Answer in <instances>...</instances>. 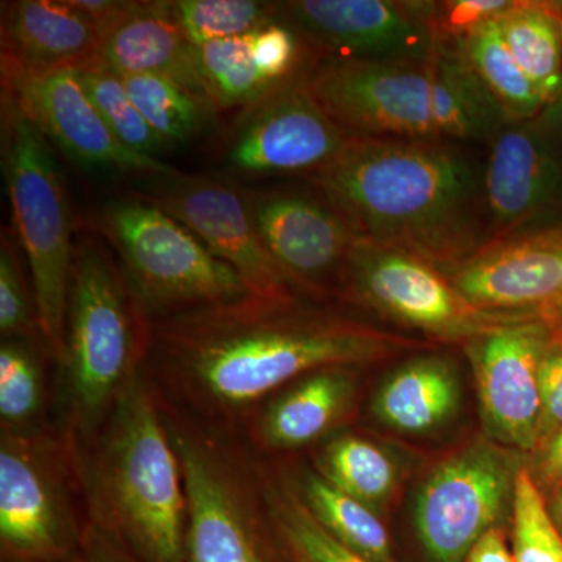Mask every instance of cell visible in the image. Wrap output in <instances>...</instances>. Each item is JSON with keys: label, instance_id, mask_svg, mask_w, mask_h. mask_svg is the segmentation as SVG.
<instances>
[{"label": "cell", "instance_id": "603a6c76", "mask_svg": "<svg viewBox=\"0 0 562 562\" xmlns=\"http://www.w3.org/2000/svg\"><path fill=\"white\" fill-rule=\"evenodd\" d=\"M350 368L319 369L302 376L269 406L261 436L273 449H297L316 441L342 420L353 402Z\"/></svg>", "mask_w": 562, "mask_h": 562}, {"label": "cell", "instance_id": "52a82bcc", "mask_svg": "<svg viewBox=\"0 0 562 562\" xmlns=\"http://www.w3.org/2000/svg\"><path fill=\"white\" fill-rule=\"evenodd\" d=\"M95 232L116 255L144 316L172 317L251 295L184 225L136 195L106 203Z\"/></svg>", "mask_w": 562, "mask_h": 562}, {"label": "cell", "instance_id": "5b68a950", "mask_svg": "<svg viewBox=\"0 0 562 562\" xmlns=\"http://www.w3.org/2000/svg\"><path fill=\"white\" fill-rule=\"evenodd\" d=\"M144 317L101 233H77L63 362L81 428L95 427L135 375L144 335L150 333Z\"/></svg>", "mask_w": 562, "mask_h": 562}, {"label": "cell", "instance_id": "f1b7e54d", "mask_svg": "<svg viewBox=\"0 0 562 562\" xmlns=\"http://www.w3.org/2000/svg\"><path fill=\"white\" fill-rule=\"evenodd\" d=\"M122 83L147 124L168 146L198 138L216 111L190 90L155 74L122 76Z\"/></svg>", "mask_w": 562, "mask_h": 562}, {"label": "cell", "instance_id": "d6986e66", "mask_svg": "<svg viewBox=\"0 0 562 562\" xmlns=\"http://www.w3.org/2000/svg\"><path fill=\"white\" fill-rule=\"evenodd\" d=\"M172 441L187 494V562H288L246 512L220 462L181 435Z\"/></svg>", "mask_w": 562, "mask_h": 562}, {"label": "cell", "instance_id": "4fadbf2b", "mask_svg": "<svg viewBox=\"0 0 562 562\" xmlns=\"http://www.w3.org/2000/svg\"><path fill=\"white\" fill-rule=\"evenodd\" d=\"M136 198L179 221L220 260L238 272L254 297H292L288 280L255 231L244 192L220 177L149 176Z\"/></svg>", "mask_w": 562, "mask_h": 562}, {"label": "cell", "instance_id": "b9f144b4", "mask_svg": "<svg viewBox=\"0 0 562 562\" xmlns=\"http://www.w3.org/2000/svg\"><path fill=\"white\" fill-rule=\"evenodd\" d=\"M547 506H549L550 516L557 524L558 530L562 532V483L547 498Z\"/></svg>", "mask_w": 562, "mask_h": 562}, {"label": "cell", "instance_id": "ab89813d", "mask_svg": "<svg viewBox=\"0 0 562 562\" xmlns=\"http://www.w3.org/2000/svg\"><path fill=\"white\" fill-rule=\"evenodd\" d=\"M531 464L527 465L532 480L543 495H550L562 483V430L553 436L541 450L531 454Z\"/></svg>", "mask_w": 562, "mask_h": 562}, {"label": "cell", "instance_id": "277c9868", "mask_svg": "<svg viewBox=\"0 0 562 562\" xmlns=\"http://www.w3.org/2000/svg\"><path fill=\"white\" fill-rule=\"evenodd\" d=\"M106 528L136 562H187V494L176 443L135 373L111 409L94 468Z\"/></svg>", "mask_w": 562, "mask_h": 562}, {"label": "cell", "instance_id": "d6a6232c", "mask_svg": "<svg viewBox=\"0 0 562 562\" xmlns=\"http://www.w3.org/2000/svg\"><path fill=\"white\" fill-rule=\"evenodd\" d=\"M272 519L277 542L288 562H372L336 541L314 519L301 495L276 497Z\"/></svg>", "mask_w": 562, "mask_h": 562}, {"label": "cell", "instance_id": "484cf974", "mask_svg": "<svg viewBox=\"0 0 562 562\" xmlns=\"http://www.w3.org/2000/svg\"><path fill=\"white\" fill-rule=\"evenodd\" d=\"M301 498L314 519L351 552L372 562H395L390 532L368 505L313 472L303 473Z\"/></svg>", "mask_w": 562, "mask_h": 562}, {"label": "cell", "instance_id": "8d00e7d4", "mask_svg": "<svg viewBox=\"0 0 562 562\" xmlns=\"http://www.w3.org/2000/svg\"><path fill=\"white\" fill-rule=\"evenodd\" d=\"M513 0H443L432 3V22L442 43L458 44L487 22L498 20Z\"/></svg>", "mask_w": 562, "mask_h": 562}, {"label": "cell", "instance_id": "5bb4252c", "mask_svg": "<svg viewBox=\"0 0 562 562\" xmlns=\"http://www.w3.org/2000/svg\"><path fill=\"white\" fill-rule=\"evenodd\" d=\"M558 328L546 312L465 342L480 412L492 441L531 454L541 416L539 372Z\"/></svg>", "mask_w": 562, "mask_h": 562}, {"label": "cell", "instance_id": "3957f363", "mask_svg": "<svg viewBox=\"0 0 562 562\" xmlns=\"http://www.w3.org/2000/svg\"><path fill=\"white\" fill-rule=\"evenodd\" d=\"M306 83L349 138L452 139L486 146L506 116L457 44L424 60L313 57Z\"/></svg>", "mask_w": 562, "mask_h": 562}, {"label": "cell", "instance_id": "6da1fadb", "mask_svg": "<svg viewBox=\"0 0 562 562\" xmlns=\"http://www.w3.org/2000/svg\"><path fill=\"white\" fill-rule=\"evenodd\" d=\"M479 144L350 138L308 183L358 238L446 271L487 243Z\"/></svg>", "mask_w": 562, "mask_h": 562}, {"label": "cell", "instance_id": "8fae6325", "mask_svg": "<svg viewBox=\"0 0 562 562\" xmlns=\"http://www.w3.org/2000/svg\"><path fill=\"white\" fill-rule=\"evenodd\" d=\"M432 3L406 0L279 2V21L314 57L369 61L424 60L441 47Z\"/></svg>", "mask_w": 562, "mask_h": 562}, {"label": "cell", "instance_id": "2e32d148", "mask_svg": "<svg viewBox=\"0 0 562 562\" xmlns=\"http://www.w3.org/2000/svg\"><path fill=\"white\" fill-rule=\"evenodd\" d=\"M2 94L70 160L92 171L172 176L179 169L128 150L110 131L80 79V70L33 74L2 68Z\"/></svg>", "mask_w": 562, "mask_h": 562}, {"label": "cell", "instance_id": "ac0fdd59", "mask_svg": "<svg viewBox=\"0 0 562 562\" xmlns=\"http://www.w3.org/2000/svg\"><path fill=\"white\" fill-rule=\"evenodd\" d=\"M442 272L476 308L546 312L562 299V227L484 244Z\"/></svg>", "mask_w": 562, "mask_h": 562}, {"label": "cell", "instance_id": "ee69618b", "mask_svg": "<svg viewBox=\"0 0 562 562\" xmlns=\"http://www.w3.org/2000/svg\"><path fill=\"white\" fill-rule=\"evenodd\" d=\"M561 3H562V2H561ZM560 101L562 102V90H561Z\"/></svg>", "mask_w": 562, "mask_h": 562}, {"label": "cell", "instance_id": "9c48e42d", "mask_svg": "<svg viewBox=\"0 0 562 562\" xmlns=\"http://www.w3.org/2000/svg\"><path fill=\"white\" fill-rule=\"evenodd\" d=\"M484 147L482 203L487 243L561 228L560 99L530 120L506 121Z\"/></svg>", "mask_w": 562, "mask_h": 562}, {"label": "cell", "instance_id": "f35d334b", "mask_svg": "<svg viewBox=\"0 0 562 562\" xmlns=\"http://www.w3.org/2000/svg\"><path fill=\"white\" fill-rule=\"evenodd\" d=\"M72 562H136L128 550L101 524L81 531L79 552Z\"/></svg>", "mask_w": 562, "mask_h": 562}, {"label": "cell", "instance_id": "ba28073f", "mask_svg": "<svg viewBox=\"0 0 562 562\" xmlns=\"http://www.w3.org/2000/svg\"><path fill=\"white\" fill-rule=\"evenodd\" d=\"M339 290L349 301L380 316L446 341L468 342L494 328L541 314L476 308L441 269L361 238L351 249Z\"/></svg>", "mask_w": 562, "mask_h": 562}, {"label": "cell", "instance_id": "f546056e", "mask_svg": "<svg viewBox=\"0 0 562 562\" xmlns=\"http://www.w3.org/2000/svg\"><path fill=\"white\" fill-rule=\"evenodd\" d=\"M173 14L194 46L250 35L279 21V3L255 0H177Z\"/></svg>", "mask_w": 562, "mask_h": 562}, {"label": "cell", "instance_id": "8992f818", "mask_svg": "<svg viewBox=\"0 0 562 562\" xmlns=\"http://www.w3.org/2000/svg\"><path fill=\"white\" fill-rule=\"evenodd\" d=\"M0 161L22 250L32 273L41 335L65 360L74 238L65 179L49 140L2 94Z\"/></svg>", "mask_w": 562, "mask_h": 562}, {"label": "cell", "instance_id": "60d3db41", "mask_svg": "<svg viewBox=\"0 0 562 562\" xmlns=\"http://www.w3.org/2000/svg\"><path fill=\"white\" fill-rule=\"evenodd\" d=\"M462 562H516L514 561L512 543L502 527L492 528L465 554Z\"/></svg>", "mask_w": 562, "mask_h": 562}, {"label": "cell", "instance_id": "30bf717a", "mask_svg": "<svg viewBox=\"0 0 562 562\" xmlns=\"http://www.w3.org/2000/svg\"><path fill=\"white\" fill-rule=\"evenodd\" d=\"M519 452L480 441L439 462L414 505V528L428 562H462L513 508Z\"/></svg>", "mask_w": 562, "mask_h": 562}, {"label": "cell", "instance_id": "e0dca14e", "mask_svg": "<svg viewBox=\"0 0 562 562\" xmlns=\"http://www.w3.org/2000/svg\"><path fill=\"white\" fill-rule=\"evenodd\" d=\"M77 532L60 487L32 442L3 436L0 449L2 562H72Z\"/></svg>", "mask_w": 562, "mask_h": 562}, {"label": "cell", "instance_id": "e575fe53", "mask_svg": "<svg viewBox=\"0 0 562 562\" xmlns=\"http://www.w3.org/2000/svg\"><path fill=\"white\" fill-rule=\"evenodd\" d=\"M251 54L261 76L272 85L294 79L313 58L299 33L281 21L251 33Z\"/></svg>", "mask_w": 562, "mask_h": 562}, {"label": "cell", "instance_id": "1f68e13d", "mask_svg": "<svg viewBox=\"0 0 562 562\" xmlns=\"http://www.w3.org/2000/svg\"><path fill=\"white\" fill-rule=\"evenodd\" d=\"M512 513L514 561L562 562V532L527 465L517 473Z\"/></svg>", "mask_w": 562, "mask_h": 562}, {"label": "cell", "instance_id": "44dd1931", "mask_svg": "<svg viewBox=\"0 0 562 562\" xmlns=\"http://www.w3.org/2000/svg\"><path fill=\"white\" fill-rule=\"evenodd\" d=\"M99 69L120 77H168L213 109L199 69L198 46L181 31L172 2H133L120 20L103 31Z\"/></svg>", "mask_w": 562, "mask_h": 562}, {"label": "cell", "instance_id": "ffe728a7", "mask_svg": "<svg viewBox=\"0 0 562 562\" xmlns=\"http://www.w3.org/2000/svg\"><path fill=\"white\" fill-rule=\"evenodd\" d=\"M2 68L44 76L99 69L102 31L69 0L2 3Z\"/></svg>", "mask_w": 562, "mask_h": 562}, {"label": "cell", "instance_id": "836d02e7", "mask_svg": "<svg viewBox=\"0 0 562 562\" xmlns=\"http://www.w3.org/2000/svg\"><path fill=\"white\" fill-rule=\"evenodd\" d=\"M41 405L38 362L20 341H7L0 349V416L9 427L27 424Z\"/></svg>", "mask_w": 562, "mask_h": 562}, {"label": "cell", "instance_id": "cb8c5ba5", "mask_svg": "<svg viewBox=\"0 0 562 562\" xmlns=\"http://www.w3.org/2000/svg\"><path fill=\"white\" fill-rule=\"evenodd\" d=\"M498 27L547 105L557 102L562 90V3L513 0L498 18Z\"/></svg>", "mask_w": 562, "mask_h": 562}, {"label": "cell", "instance_id": "7bdbcfd3", "mask_svg": "<svg viewBox=\"0 0 562 562\" xmlns=\"http://www.w3.org/2000/svg\"><path fill=\"white\" fill-rule=\"evenodd\" d=\"M546 313L549 314L550 319L553 321L554 327L562 333V299L550 306L549 310H546Z\"/></svg>", "mask_w": 562, "mask_h": 562}, {"label": "cell", "instance_id": "9a60e30c", "mask_svg": "<svg viewBox=\"0 0 562 562\" xmlns=\"http://www.w3.org/2000/svg\"><path fill=\"white\" fill-rule=\"evenodd\" d=\"M243 192L262 246L294 286L316 292L341 286L358 236L316 188Z\"/></svg>", "mask_w": 562, "mask_h": 562}, {"label": "cell", "instance_id": "d4e9b609", "mask_svg": "<svg viewBox=\"0 0 562 562\" xmlns=\"http://www.w3.org/2000/svg\"><path fill=\"white\" fill-rule=\"evenodd\" d=\"M457 46L506 120H530L546 109L541 92L506 46L498 20L487 22Z\"/></svg>", "mask_w": 562, "mask_h": 562}, {"label": "cell", "instance_id": "4316f807", "mask_svg": "<svg viewBox=\"0 0 562 562\" xmlns=\"http://www.w3.org/2000/svg\"><path fill=\"white\" fill-rule=\"evenodd\" d=\"M319 475L336 490L375 512L386 505L397 486V465L391 454L360 436L333 439L322 450Z\"/></svg>", "mask_w": 562, "mask_h": 562}, {"label": "cell", "instance_id": "74e56055", "mask_svg": "<svg viewBox=\"0 0 562 562\" xmlns=\"http://www.w3.org/2000/svg\"><path fill=\"white\" fill-rule=\"evenodd\" d=\"M539 387H541V416H539L536 449L532 453L541 450L562 430V333L560 330L550 344L549 350L543 355Z\"/></svg>", "mask_w": 562, "mask_h": 562}, {"label": "cell", "instance_id": "d590c367", "mask_svg": "<svg viewBox=\"0 0 562 562\" xmlns=\"http://www.w3.org/2000/svg\"><path fill=\"white\" fill-rule=\"evenodd\" d=\"M11 239L3 233L0 251V331L18 338L38 328L35 301L29 295Z\"/></svg>", "mask_w": 562, "mask_h": 562}, {"label": "cell", "instance_id": "83f0119b", "mask_svg": "<svg viewBox=\"0 0 562 562\" xmlns=\"http://www.w3.org/2000/svg\"><path fill=\"white\" fill-rule=\"evenodd\" d=\"M198 57L206 98L216 113L249 109L280 87L269 83L255 65L251 33L203 44Z\"/></svg>", "mask_w": 562, "mask_h": 562}, {"label": "cell", "instance_id": "4dcf8cb0", "mask_svg": "<svg viewBox=\"0 0 562 562\" xmlns=\"http://www.w3.org/2000/svg\"><path fill=\"white\" fill-rule=\"evenodd\" d=\"M81 83L113 135L128 150L160 160L168 144L147 124L132 102L121 77L105 69L80 70Z\"/></svg>", "mask_w": 562, "mask_h": 562}, {"label": "cell", "instance_id": "7a4b0ae2", "mask_svg": "<svg viewBox=\"0 0 562 562\" xmlns=\"http://www.w3.org/2000/svg\"><path fill=\"white\" fill-rule=\"evenodd\" d=\"M161 360L211 402L239 408L335 366L368 364L406 339L295 305L250 297L166 317L150 331Z\"/></svg>", "mask_w": 562, "mask_h": 562}, {"label": "cell", "instance_id": "7402d4cb", "mask_svg": "<svg viewBox=\"0 0 562 562\" xmlns=\"http://www.w3.org/2000/svg\"><path fill=\"white\" fill-rule=\"evenodd\" d=\"M462 387L457 364L446 355H420L403 362L376 391V419L405 435L438 430L460 409Z\"/></svg>", "mask_w": 562, "mask_h": 562}, {"label": "cell", "instance_id": "7c38bea8", "mask_svg": "<svg viewBox=\"0 0 562 562\" xmlns=\"http://www.w3.org/2000/svg\"><path fill=\"white\" fill-rule=\"evenodd\" d=\"M305 70L241 111L225 155L232 172L308 179L346 146L349 136L316 101Z\"/></svg>", "mask_w": 562, "mask_h": 562}]
</instances>
